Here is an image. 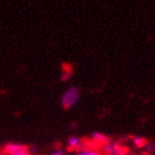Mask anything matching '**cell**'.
<instances>
[{"label":"cell","instance_id":"obj_1","mask_svg":"<svg viewBox=\"0 0 155 155\" xmlns=\"http://www.w3.org/2000/svg\"><path fill=\"white\" fill-rule=\"evenodd\" d=\"M80 98V91L75 86L68 88L61 96V104L65 108H71L78 102Z\"/></svg>","mask_w":155,"mask_h":155},{"label":"cell","instance_id":"obj_2","mask_svg":"<svg viewBox=\"0 0 155 155\" xmlns=\"http://www.w3.org/2000/svg\"><path fill=\"white\" fill-rule=\"evenodd\" d=\"M24 148H23L22 145L19 144H9L7 147V151L9 153L8 154H11V153H16V152H19V151H23Z\"/></svg>","mask_w":155,"mask_h":155},{"label":"cell","instance_id":"obj_3","mask_svg":"<svg viewBox=\"0 0 155 155\" xmlns=\"http://www.w3.org/2000/svg\"><path fill=\"white\" fill-rule=\"evenodd\" d=\"M68 143H69L70 147L75 148V147H78V145L80 144V139L78 138V137H71V138L68 140Z\"/></svg>","mask_w":155,"mask_h":155},{"label":"cell","instance_id":"obj_4","mask_svg":"<svg viewBox=\"0 0 155 155\" xmlns=\"http://www.w3.org/2000/svg\"><path fill=\"white\" fill-rule=\"evenodd\" d=\"M78 155H99V154L96 152H91V151H88V152H81Z\"/></svg>","mask_w":155,"mask_h":155},{"label":"cell","instance_id":"obj_5","mask_svg":"<svg viewBox=\"0 0 155 155\" xmlns=\"http://www.w3.org/2000/svg\"><path fill=\"white\" fill-rule=\"evenodd\" d=\"M9 155H30V154L25 152V151L23 150V151H19V152H16V153H11V154H9Z\"/></svg>","mask_w":155,"mask_h":155},{"label":"cell","instance_id":"obj_6","mask_svg":"<svg viewBox=\"0 0 155 155\" xmlns=\"http://www.w3.org/2000/svg\"><path fill=\"white\" fill-rule=\"evenodd\" d=\"M134 141H135V143H136L137 145H140L141 143H142V141H143V140L140 138V137H137V138H135V140H134Z\"/></svg>","mask_w":155,"mask_h":155},{"label":"cell","instance_id":"obj_7","mask_svg":"<svg viewBox=\"0 0 155 155\" xmlns=\"http://www.w3.org/2000/svg\"><path fill=\"white\" fill-rule=\"evenodd\" d=\"M52 155H64V153H61V152H55V153H53Z\"/></svg>","mask_w":155,"mask_h":155}]
</instances>
